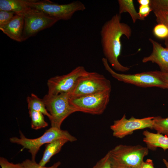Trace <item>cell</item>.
I'll list each match as a JSON object with an SVG mask.
<instances>
[{
    "label": "cell",
    "mask_w": 168,
    "mask_h": 168,
    "mask_svg": "<svg viewBox=\"0 0 168 168\" xmlns=\"http://www.w3.org/2000/svg\"><path fill=\"white\" fill-rule=\"evenodd\" d=\"M121 14L116 13L106 21L101 28L100 35L105 58L115 70L124 72L130 68L122 65L118 60L122 51L121 38L124 35L129 39L132 30L128 24L121 22Z\"/></svg>",
    "instance_id": "obj_1"
},
{
    "label": "cell",
    "mask_w": 168,
    "mask_h": 168,
    "mask_svg": "<svg viewBox=\"0 0 168 168\" xmlns=\"http://www.w3.org/2000/svg\"><path fill=\"white\" fill-rule=\"evenodd\" d=\"M115 168H140L149 153L147 147L120 144L108 152Z\"/></svg>",
    "instance_id": "obj_2"
},
{
    "label": "cell",
    "mask_w": 168,
    "mask_h": 168,
    "mask_svg": "<svg viewBox=\"0 0 168 168\" xmlns=\"http://www.w3.org/2000/svg\"><path fill=\"white\" fill-rule=\"evenodd\" d=\"M20 133V138L13 137L10 138V141L12 143L21 145L23 147L22 149H28L31 154V160L33 161H35L37 152L40 147L44 144L59 139H66L70 142H75L77 140L67 131L51 127L46 130L41 136L36 138H28L21 131Z\"/></svg>",
    "instance_id": "obj_3"
},
{
    "label": "cell",
    "mask_w": 168,
    "mask_h": 168,
    "mask_svg": "<svg viewBox=\"0 0 168 168\" xmlns=\"http://www.w3.org/2000/svg\"><path fill=\"white\" fill-rule=\"evenodd\" d=\"M28 4L31 8L40 11L58 21L69 20L76 12L86 9L84 4L79 0L60 4L48 0H29Z\"/></svg>",
    "instance_id": "obj_4"
},
{
    "label": "cell",
    "mask_w": 168,
    "mask_h": 168,
    "mask_svg": "<svg viewBox=\"0 0 168 168\" xmlns=\"http://www.w3.org/2000/svg\"><path fill=\"white\" fill-rule=\"evenodd\" d=\"M70 94L61 93L56 95H46L43 100L46 109L50 114L51 127L61 129L63 121L76 110L69 102Z\"/></svg>",
    "instance_id": "obj_5"
},
{
    "label": "cell",
    "mask_w": 168,
    "mask_h": 168,
    "mask_svg": "<svg viewBox=\"0 0 168 168\" xmlns=\"http://www.w3.org/2000/svg\"><path fill=\"white\" fill-rule=\"evenodd\" d=\"M111 90L77 97H70L69 102L76 112L99 115L104 111L109 102Z\"/></svg>",
    "instance_id": "obj_6"
},
{
    "label": "cell",
    "mask_w": 168,
    "mask_h": 168,
    "mask_svg": "<svg viewBox=\"0 0 168 168\" xmlns=\"http://www.w3.org/2000/svg\"><path fill=\"white\" fill-rule=\"evenodd\" d=\"M102 60L105 70L119 81L143 87H156L168 89L167 85L158 76L154 71L134 74L119 73L110 67L106 58H102Z\"/></svg>",
    "instance_id": "obj_7"
},
{
    "label": "cell",
    "mask_w": 168,
    "mask_h": 168,
    "mask_svg": "<svg viewBox=\"0 0 168 168\" xmlns=\"http://www.w3.org/2000/svg\"><path fill=\"white\" fill-rule=\"evenodd\" d=\"M111 89L110 81L104 75L87 71L78 79L70 97L87 95Z\"/></svg>",
    "instance_id": "obj_8"
},
{
    "label": "cell",
    "mask_w": 168,
    "mask_h": 168,
    "mask_svg": "<svg viewBox=\"0 0 168 168\" xmlns=\"http://www.w3.org/2000/svg\"><path fill=\"white\" fill-rule=\"evenodd\" d=\"M23 15L24 25L22 41L51 27L58 21L40 11L30 7Z\"/></svg>",
    "instance_id": "obj_9"
},
{
    "label": "cell",
    "mask_w": 168,
    "mask_h": 168,
    "mask_svg": "<svg viewBox=\"0 0 168 168\" xmlns=\"http://www.w3.org/2000/svg\"><path fill=\"white\" fill-rule=\"evenodd\" d=\"M86 71L84 67L78 66L66 74L57 76L50 78L47 82L48 90L47 94H70L79 78Z\"/></svg>",
    "instance_id": "obj_10"
},
{
    "label": "cell",
    "mask_w": 168,
    "mask_h": 168,
    "mask_svg": "<svg viewBox=\"0 0 168 168\" xmlns=\"http://www.w3.org/2000/svg\"><path fill=\"white\" fill-rule=\"evenodd\" d=\"M153 116L138 119L133 116L127 119L124 114L119 119L114 121L110 128L113 136L121 138L132 134L136 130L149 128L153 129Z\"/></svg>",
    "instance_id": "obj_11"
},
{
    "label": "cell",
    "mask_w": 168,
    "mask_h": 168,
    "mask_svg": "<svg viewBox=\"0 0 168 168\" xmlns=\"http://www.w3.org/2000/svg\"><path fill=\"white\" fill-rule=\"evenodd\" d=\"M149 40L152 44V51L150 55L142 59V62L155 63L159 66L161 71L168 72V47H164L151 38H149Z\"/></svg>",
    "instance_id": "obj_12"
},
{
    "label": "cell",
    "mask_w": 168,
    "mask_h": 168,
    "mask_svg": "<svg viewBox=\"0 0 168 168\" xmlns=\"http://www.w3.org/2000/svg\"><path fill=\"white\" fill-rule=\"evenodd\" d=\"M24 21L23 14H16L7 25L0 27V30L11 39L22 41Z\"/></svg>",
    "instance_id": "obj_13"
},
{
    "label": "cell",
    "mask_w": 168,
    "mask_h": 168,
    "mask_svg": "<svg viewBox=\"0 0 168 168\" xmlns=\"http://www.w3.org/2000/svg\"><path fill=\"white\" fill-rule=\"evenodd\" d=\"M142 134L144 137L143 141L149 149L155 150L157 147L161 148L165 151L168 149V136L147 130L144 131Z\"/></svg>",
    "instance_id": "obj_14"
},
{
    "label": "cell",
    "mask_w": 168,
    "mask_h": 168,
    "mask_svg": "<svg viewBox=\"0 0 168 168\" xmlns=\"http://www.w3.org/2000/svg\"><path fill=\"white\" fill-rule=\"evenodd\" d=\"M29 0H0V10L11 11L23 14L30 8Z\"/></svg>",
    "instance_id": "obj_15"
},
{
    "label": "cell",
    "mask_w": 168,
    "mask_h": 168,
    "mask_svg": "<svg viewBox=\"0 0 168 168\" xmlns=\"http://www.w3.org/2000/svg\"><path fill=\"white\" fill-rule=\"evenodd\" d=\"M68 142L66 139H59L46 144L42 157L39 163V165L44 166L49 161L51 158L58 153L63 145Z\"/></svg>",
    "instance_id": "obj_16"
},
{
    "label": "cell",
    "mask_w": 168,
    "mask_h": 168,
    "mask_svg": "<svg viewBox=\"0 0 168 168\" xmlns=\"http://www.w3.org/2000/svg\"><path fill=\"white\" fill-rule=\"evenodd\" d=\"M158 23H162L168 28V6L160 4L157 0H151L150 4ZM166 47H168V39L165 40Z\"/></svg>",
    "instance_id": "obj_17"
},
{
    "label": "cell",
    "mask_w": 168,
    "mask_h": 168,
    "mask_svg": "<svg viewBox=\"0 0 168 168\" xmlns=\"http://www.w3.org/2000/svg\"><path fill=\"white\" fill-rule=\"evenodd\" d=\"M27 102L29 110L38 111L47 116L50 120L51 117L47 110L43 99H41L36 95L32 93L27 97Z\"/></svg>",
    "instance_id": "obj_18"
},
{
    "label": "cell",
    "mask_w": 168,
    "mask_h": 168,
    "mask_svg": "<svg viewBox=\"0 0 168 168\" xmlns=\"http://www.w3.org/2000/svg\"><path fill=\"white\" fill-rule=\"evenodd\" d=\"M119 14L128 12L130 15L133 23L137 20H144L139 16L136 10L133 0H119Z\"/></svg>",
    "instance_id": "obj_19"
},
{
    "label": "cell",
    "mask_w": 168,
    "mask_h": 168,
    "mask_svg": "<svg viewBox=\"0 0 168 168\" xmlns=\"http://www.w3.org/2000/svg\"><path fill=\"white\" fill-rule=\"evenodd\" d=\"M29 116L31 119V127L35 130L44 128L48 125L41 113L32 110H29Z\"/></svg>",
    "instance_id": "obj_20"
},
{
    "label": "cell",
    "mask_w": 168,
    "mask_h": 168,
    "mask_svg": "<svg viewBox=\"0 0 168 168\" xmlns=\"http://www.w3.org/2000/svg\"><path fill=\"white\" fill-rule=\"evenodd\" d=\"M153 120V129L155 130L157 133L168 136V117H154Z\"/></svg>",
    "instance_id": "obj_21"
},
{
    "label": "cell",
    "mask_w": 168,
    "mask_h": 168,
    "mask_svg": "<svg viewBox=\"0 0 168 168\" xmlns=\"http://www.w3.org/2000/svg\"><path fill=\"white\" fill-rule=\"evenodd\" d=\"M153 32L157 38L166 40L168 39V28L162 23H158L154 27Z\"/></svg>",
    "instance_id": "obj_22"
},
{
    "label": "cell",
    "mask_w": 168,
    "mask_h": 168,
    "mask_svg": "<svg viewBox=\"0 0 168 168\" xmlns=\"http://www.w3.org/2000/svg\"><path fill=\"white\" fill-rule=\"evenodd\" d=\"M16 14L11 11L0 10V27L7 24Z\"/></svg>",
    "instance_id": "obj_23"
},
{
    "label": "cell",
    "mask_w": 168,
    "mask_h": 168,
    "mask_svg": "<svg viewBox=\"0 0 168 168\" xmlns=\"http://www.w3.org/2000/svg\"><path fill=\"white\" fill-rule=\"evenodd\" d=\"M92 168H115L113 165L108 152L98 161Z\"/></svg>",
    "instance_id": "obj_24"
},
{
    "label": "cell",
    "mask_w": 168,
    "mask_h": 168,
    "mask_svg": "<svg viewBox=\"0 0 168 168\" xmlns=\"http://www.w3.org/2000/svg\"><path fill=\"white\" fill-rule=\"evenodd\" d=\"M22 163L24 168H58L61 164V162L58 161L50 167H46L40 166L35 161L28 159L23 161Z\"/></svg>",
    "instance_id": "obj_25"
},
{
    "label": "cell",
    "mask_w": 168,
    "mask_h": 168,
    "mask_svg": "<svg viewBox=\"0 0 168 168\" xmlns=\"http://www.w3.org/2000/svg\"><path fill=\"white\" fill-rule=\"evenodd\" d=\"M0 165L2 168H24L22 163L13 164L3 157L0 158Z\"/></svg>",
    "instance_id": "obj_26"
},
{
    "label": "cell",
    "mask_w": 168,
    "mask_h": 168,
    "mask_svg": "<svg viewBox=\"0 0 168 168\" xmlns=\"http://www.w3.org/2000/svg\"><path fill=\"white\" fill-rule=\"evenodd\" d=\"M151 11H152V9L150 5H140L138 13L140 17L144 20L145 18L147 16Z\"/></svg>",
    "instance_id": "obj_27"
},
{
    "label": "cell",
    "mask_w": 168,
    "mask_h": 168,
    "mask_svg": "<svg viewBox=\"0 0 168 168\" xmlns=\"http://www.w3.org/2000/svg\"><path fill=\"white\" fill-rule=\"evenodd\" d=\"M154 72L168 86V72L157 70L154 71Z\"/></svg>",
    "instance_id": "obj_28"
},
{
    "label": "cell",
    "mask_w": 168,
    "mask_h": 168,
    "mask_svg": "<svg viewBox=\"0 0 168 168\" xmlns=\"http://www.w3.org/2000/svg\"><path fill=\"white\" fill-rule=\"evenodd\" d=\"M140 168H154L152 160L147 159L142 162Z\"/></svg>",
    "instance_id": "obj_29"
},
{
    "label": "cell",
    "mask_w": 168,
    "mask_h": 168,
    "mask_svg": "<svg viewBox=\"0 0 168 168\" xmlns=\"http://www.w3.org/2000/svg\"><path fill=\"white\" fill-rule=\"evenodd\" d=\"M151 0H138V2L140 5H150Z\"/></svg>",
    "instance_id": "obj_30"
},
{
    "label": "cell",
    "mask_w": 168,
    "mask_h": 168,
    "mask_svg": "<svg viewBox=\"0 0 168 168\" xmlns=\"http://www.w3.org/2000/svg\"><path fill=\"white\" fill-rule=\"evenodd\" d=\"M163 161L165 165L166 168H168V161L165 159H163Z\"/></svg>",
    "instance_id": "obj_31"
}]
</instances>
